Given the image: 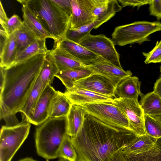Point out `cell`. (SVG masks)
Segmentation results:
<instances>
[{
    "label": "cell",
    "instance_id": "1",
    "mask_svg": "<svg viewBox=\"0 0 161 161\" xmlns=\"http://www.w3.org/2000/svg\"><path fill=\"white\" fill-rule=\"evenodd\" d=\"M137 136L130 129L108 125L87 113L78 134L71 138L77 161H110Z\"/></svg>",
    "mask_w": 161,
    "mask_h": 161
},
{
    "label": "cell",
    "instance_id": "2",
    "mask_svg": "<svg viewBox=\"0 0 161 161\" xmlns=\"http://www.w3.org/2000/svg\"><path fill=\"white\" fill-rule=\"evenodd\" d=\"M46 53H40L5 68L0 67L3 82L0 86V117L7 126L19 124V112L39 75Z\"/></svg>",
    "mask_w": 161,
    "mask_h": 161
},
{
    "label": "cell",
    "instance_id": "3",
    "mask_svg": "<svg viewBox=\"0 0 161 161\" xmlns=\"http://www.w3.org/2000/svg\"><path fill=\"white\" fill-rule=\"evenodd\" d=\"M31 9L56 44L65 38L70 17L52 0H22Z\"/></svg>",
    "mask_w": 161,
    "mask_h": 161
},
{
    "label": "cell",
    "instance_id": "4",
    "mask_svg": "<svg viewBox=\"0 0 161 161\" xmlns=\"http://www.w3.org/2000/svg\"><path fill=\"white\" fill-rule=\"evenodd\" d=\"M67 116L49 117L36 129V147L38 154L47 160L56 158L59 149L68 135Z\"/></svg>",
    "mask_w": 161,
    "mask_h": 161
},
{
    "label": "cell",
    "instance_id": "5",
    "mask_svg": "<svg viewBox=\"0 0 161 161\" xmlns=\"http://www.w3.org/2000/svg\"><path fill=\"white\" fill-rule=\"evenodd\" d=\"M161 31V23L138 21L115 28L111 39L115 45L123 46L149 41L152 34Z\"/></svg>",
    "mask_w": 161,
    "mask_h": 161
},
{
    "label": "cell",
    "instance_id": "6",
    "mask_svg": "<svg viewBox=\"0 0 161 161\" xmlns=\"http://www.w3.org/2000/svg\"><path fill=\"white\" fill-rule=\"evenodd\" d=\"M31 125L25 119L12 126L3 125L0 130V161H11L27 138Z\"/></svg>",
    "mask_w": 161,
    "mask_h": 161
},
{
    "label": "cell",
    "instance_id": "7",
    "mask_svg": "<svg viewBox=\"0 0 161 161\" xmlns=\"http://www.w3.org/2000/svg\"><path fill=\"white\" fill-rule=\"evenodd\" d=\"M81 105L87 113L106 124L116 128L130 130L126 116L112 103H100Z\"/></svg>",
    "mask_w": 161,
    "mask_h": 161
},
{
    "label": "cell",
    "instance_id": "8",
    "mask_svg": "<svg viewBox=\"0 0 161 161\" xmlns=\"http://www.w3.org/2000/svg\"><path fill=\"white\" fill-rule=\"evenodd\" d=\"M106 60L121 68L119 55L111 39L104 35L89 34L78 43Z\"/></svg>",
    "mask_w": 161,
    "mask_h": 161
},
{
    "label": "cell",
    "instance_id": "9",
    "mask_svg": "<svg viewBox=\"0 0 161 161\" xmlns=\"http://www.w3.org/2000/svg\"><path fill=\"white\" fill-rule=\"evenodd\" d=\"M112 103L124 114L130 130L137 136L146 134L144 126V114L138 100L115 97Z\"/></svg>",
    "mask_w": 161,
    "mask_h": 161
},
{
    "label": "cell",
    "instance_id": "10",
    "mask_svg": "<svg viewBox=\"0 0 161 161\" xmlns=\"http://www.w3.org/2000/svg\"><path fill=\"white\" fill-rule=\"evenodd\" d=\"M70 1L72 13L69 29H76L97 20L93 14V0H70Z\"/></svg>",
    "mask_w": 161,
    "mask_h": 161
},
{
    "label": "cell",
    "instance_id": "11",
    "mask_svg": "<svg viewBox=\"0 0 161 161\" xmlns=\"http://www.w3.org/2000/svg\"><path fill=\"white\" fill-rule=\"evenodd\" d=\"M89 66L93 70L92 74H97L104 77L115 87L132 75L130 70L125 71L123 68L113 64L100 56L93 61Z\"/></svg>",
    "mask_w": 161,
    "mask_h": 161
},
{
    "label": "cell",
    "instance_id": "12",
    "mask_svg": "<svg viewBox=\"0 0 161 161\" xmlns=\"http://www.w3.org/2000/svg\"><path fill=\"white\" fill-rule=\"evenodd\" d=\"M58 92L50 85H47L42 92L27 120L30 123L39 125L47 119L49 118L51 103Z\"/></svg>",
    "mask_w": 161,
    "mask_h": 161
},
{
    "label": "cell",
    "instance_id": "13",
    "mask_svg": "<svg viewBox=\"0 0 161 161\" xmlns=\"http://www.w3.org/2000/svg\"><path fill=\"white\" fill-rule=\"evenodd\" d=\"M74 87L102 95L116 97L115 87L108 79L97 74H92L76 82Z\"/></svg>",
    "mask_w": 161,
    "mask_h": 161
},
{
    "label": "cell",
    "instance_id": "14",
    "mask_svg": "<svg viewBox=\"0 0 161 161\" xmlns=\"http://www.w3.org/2000/svg\"><path fill=\"white\" fill-rule=\"evenodd\" d=\"M48 50L46 58L54 64L58 71L90 68L89 65L79 61L63 49L56 46Z\"/></svg>",
    "mask_w": 161,
    "mask_h": 161
},
{
    "label": "cell",
    "instance_id": "15",
    "mask_svg": "<svg viewBox=\"0 0 161 161\" xmlns=\"http://www.w3.org/2000/svg\"><path fill=\"white\" fill-rule=\"evenodd\" d=\"M64 93L72 104L81 105L104 102L112 103L113 100L112 97L75 87L66 90Z\"/></svg>",
    "mask_w": 161,
    "mask_h": 161
},
{
    "label": "cell",
    "instance_id": "16",
    "mask_svg": "<svg viewBox=\"0 0 161 161\" xmlns=\"http://www.w3.org/2000/svg\"><path fill=\"white\" fill-rule=\"evenodd\" d=\"M64 50L75 58L83 64L90 65L99 56L84 47L65 38L54 44Z\"/></svg>",
    "mask_w": 161,
    "mask_h": 161
},
{
    "label": "cell",
    "instance_id": "17",
    "mask_svg": "<svg viewBox=\"0 0 161 161\" xmlns=\"http://www.w3.org/2000/svg\"><path fill=\"white\" fill-rule=\"evenodd\" d=\"M0 34V66L7 68L15 64L17 58L15 33L9 36L4 33Z\"/></svg>",
    "mask_w": 161,
    "mask_h": 161
},
{
    "label": "cell",
    "instance_id": "18",
    "mask_svg": "<svg viewBox=\"0 0 161 161\" xmlns=\"http://www.w3.org/2000/svg\"><path fill=\"white\" fill-rule=\"evenodd\" d=\"M22 5L23 22L37 39L53 38L29 7L22 0H17Z\"/></svg>",
    "mask_w": 161,
    "mask_h": 161
},
{
    "label": "cell",
    "instance_id": "19",
    "mask_svg": "<svg viewBox=\"0 0 161 161\" xmlns=\"http://www.w3.org/2000/svg\"><path fill=\"white\" fill-rule=\"evenodd\" d=\"M141 84L137 77L129 76L115 87L114 94L119 98L138 100L143 94L140 90Z\"/></svg>",
    "mask_w": 161,
    "mask_h": 161
},
{
    "label": "cell",
    "instance_id": "20",
    "mask_svg": "<svg viewBox=\"0 0 161 161\" xmlns=\"http://www.w3.org/2000/svg\"><path fill=\"white\" fill-rule=\"evenodd\" d=\"M87 114L81 105L72 104L67 115V134L71 137L76 136L81 127Z\"/></svg>",
    "mask_w": 161,
    "mask_h": 161
},
{
    "label": "cell",
    "instance_id": "21",
    "mask_svg": "<svg viewBox=\"0 0 161 161\" xmlns=\"http://www.w3.org/2000/svg\"><path fill=\"white\" fill-rule=\"evenodd\" d=\"M91 68L59 71L55 77L58 78L69 90L74 87L75 83L80 80L92 74Z\"/></svg>",
    "mask_w": 161,
    "mask_h": 161
},
{
    "label": "cell",
    "instance_id": "22",
    "mask_svg": "<svg viewBox=\"0 0 161 161\" xmlns=\"http://www.w3.org/2000/svg\"><path fill=\"white\" fill-rule=\"evenodd\" d=\"M139 103L144 114L153 117L161 116V97L153 91L143 94Z\"/></svg>",
    "mask_w": 161,
    "mask_h": 161
},
{
    "label": "cell",
    "instance_id": "23",
    "mask_svg": "<svg viewBox=\"0 0 161 161\" xmlns=\"http://www.w3.org/2000/svg\"><path fill=\"white\" fill-rule=\"evenodd\" d=\"M115 14L99 19L88 25L81 26L75 30L68 29L66 34L65 38L78 43L79 42L88 34L93 29H96L104 23L106 22Z\"/></svg>",
    "mask_w": 161,
    "mask_h": 161
},
{
    "label": "cell",
    "instance_id": "24",
    "mask_svg": "<svg viewBox=\"0 0 161 161\" xmlns=\"http://www.w3.org/2000/svg\"><path fill=\"white\" fill-rule=\"evenodd\" d=\"M93 14L98 19L116 14L122 8L118 0H93Z\"/></svg>",
    "mask_w": 161,
    "mask_h": 161
},
{
    "label": "cell",
    "instance_id": "25",
    "mask_svg": "<svg viewBox=\"0 0 161 161\" xmlns=\"http://www.w3.org/2000/svg\"><path fill=\"white\" fill-rule=\"evenodd\" d=\"M43 90L42 83L38 76L19 111L24 115L26 120L29 117Z\"/></svg>",
    "mask_w": 161,
    "mask_h": 161
},
{
    "label": "cell",
    "instance_id": "26",
    "mask_svg": "<svg viewBox=\"0 0 161 161\" xmlns=\"http://www.w3.org/2000/svg\"><path fill=\"white\" fill-rule=\"evenodd\" d=\"M72 104L64 93L58 91V94L51 103L49 117H59L67 116Z\"/></svg>",
    "mask_w": 161,
    "mask_h": 161
},
{
    "label": "cell",
    "instance_id": "27",
    "mask_svg": "<svg viewBox=\"0 0 161 161\" xmlns=\"http://www.w3.org/2000/svg\"><path fill=\"white\" fill-rule=\"evenodd\" d=\"M157 138L146 134L137 136L123 150L125 154L140 153L147 151L153 145Z\"/></svg>",
    "mask_w": 161,
    "mask_h": 161
},
{
    "label": "cell",
    "instance_id": "28",
    "mask_svg": "<svg viewBox=\"0 0 161 161\" xmlns=\"http://www.w3.org/2000/svg\"><path fill=\"white\" fill-rule=\"evenodd\" d=\"M128 161H161V137L150 149L140 153H124Z\"/></svg>",
    "mask_w": 161,
    "mask_h": 161
},
{
    "label": "cell",
    "instance_id": "29",
    "mask_svg": "<svg viewBox=\"0 0 161 161\" xmlns=\"http://www.w3.org/2000/svg\"><path fill=\"white\" fill-rule=\"evenodd\" d=\"M15 33L17 57L23 50L37 39L23 22L20 27L15 32Z\"/></svg>",
    "mask_w": 161,
    "mask_h": 161
},
{
    "label": "cell",
    "instance_id": "30",
    "mask_svg": "<svg viewBox=\"0 0 161 161\" xmlns=\"http://www.w3.org/2000/svg\"><path fill=\"white\" fill-rule=\"evenodd\" d=\"M46 39H36L18 56L15 64L21 62L37 54L46 53L48 50L46 46Z\"/></svg>",
    "mask_w": 161,
    "mask_h": 161
},
{
    "label": "cell",
    "instance_id": "31",
    "mask_svg": "<svg viewBox=\"0 0 161 161\" xmlns=\"http://www.w3.org/2000/svg\"><path fill=\"white\" fill-rule=\"evenodd\" d=\"M58 72L55 65L45 58L38 75L44 90L47 85H51L53 82L54 77Z\"/></svg>",
    "mask_w": 161,
    "mask_h": 161
},
{
    "label": "cell",
    "instance_id": "32",
    "mask_svg": "<svg viewBox=\"0 0 161 161\" xmlns=\"http://www.w3.org/2000/svg\"><path fill=\"white\" fill-rule=\"evenodd\" d=\"M57 158H64L69 161H77L78 156L76 152L71 138L68 135L65 137L59 149Z\"/></svg>",
    "mask_w": 161,
    "mask_h": 161
},
{
    "label": "cell",
    "instance_id": "33",
    "mask_svg": "<svg viewBox=\"0 0 161 161\" xmlns=\"http://www.w3.org/2000/svg\"><path fill=\"white\" fill-rule=\"evenodd\" d=\"M144 126L146 134L156 138L161 137V123L155 117L144 114Z\"/></svg>",
    "mask_w": 161,
    "mask_h": 161
},
{
    "label": "cell",
    "instance_id": "34",
    "mask_svg": "<svg viewBox=\"0 0 161 161\" xmlns=\"http://www.w3.org/2000/svg\"><path fill=\"white\" fill-rule=\"evenodd\" d=\"M23 23L19 16L15 14L8 18L5 24L1 25V27L9 36L17 31Z\"/></svg>",
    "mask_w": 161,
    "mask_h": 161
},
{
    "label": "cell",
    "instance_id": "35",
    "mask_svg": "<svg viewBox=\"0 0 161 161\" xmlns=\"http://www.w3.org/2000/svg\"><path fill=\"white\" fill-rule=\"evenodd\" d=\"M157 42L155 47L151 51L148 53H143L145 59L144 62L146 64L151 63L161 62V47Z\"/></svg>",
    "mask_w": 161,
    "mask_h": 161
},
{
    "label": "cell",
    "instance_id": "36",
    "mask_svg": "<svg viewBox=\"0 0 161 161\" xmlns=\"http://www.w3.org/2000/svg\"><path fill=\"white\" fill-rule=\"evenodd\" d=\"M149 5L150 15L161 20V0H151Z\"/></svg>",
    "mask_w": 161,
    "mask_h": 161
},
{
    "label": "cell",
    "instance_id": "37",
    "mask_svg": "<svg viewBox=\"0 0 161 161\" xmlns=\"http://www.w3.org/2000/svg\"><path fill=\"white\" fill-rule=\"evenodd\" d=\"M119 3L121 4L122 8L130 6L133 7H137L139 8L144 5L149 4L151 0H118Z\"/></svg>",
    "mask_w": 161,
    "mask_h": 161
},
{
    "label": "cell",
    "instance_id": "38",
    "mask_svg": "<svg viewBox=\"0 0 161 161\" xmlns=\"http://www.w3.org/2000/svg\"><path fill=\"white\" fill-rule=\"evenodd\" d=\"M53 1L65 11L70 18L72 13L70 0H54Z\"/></svg>",
    "mask_w": 161,
    "mask_h": 161
},
{
    "label": "cell",
    "instance_id": "39",
    "mask_svg": "<svg viewBox=\"0 0 161 161\" xmlns=\"http://www.w3.org/2000/svg\"><path fill=\"white\" fill-rule=\"evenodd\" d=\"M123 150L122 149L116 152L113 155L110 161H128Z\"/></svg>",
    "mask_w": 161,
    "mask_h": 161
},
{
    "label": "cell",
    "instance_id": "40",
    "mask_svg": "<svg viewBox=\"0 0 161 161\" xmlns=\"http://www.w3.org/2000/svg\"><path fill=\"white\" fill-rule=\"evenodd\" d=\"M8 19L1 2L0 1V23L1 25L5 24Z\"/></svg>",
    "mask_w": 161,
    "mask_h": 161
},
{
    "label": "cell",
    "instance_id": "41",
    "mask_svg": "<svg viewBox=\"0 0 161 161\" xmlns=\"http://www.w3.org/2000/svg\"><path fill=\"white\" fill-rule=\"evenodd\" d=\"M153 91L161 97V77L155 83Z\"/></svg>",
    "mask_w": 161,
    "mask_h": 161
},
{
    "label": "cell",
    "instance_id": "42",
    "mask_svg": "<svg viewBox=\"0 0 161 161\" xmlns=\"http://www.w3.org/2000/svg\"><path fill=\"white\" fill-rule=\"evenodd\" d=\"M18 161H37L31 158H26L21 159Z\"/></svg>",
    "mask_w": 161,
    "mask_h": 161
},
{
    "label": "cell",
    "instance_id": "43",
    "mask_svg": "<svg viewBox=\"0 0 161 161\" xmlns=\"http://www.w3.org/2000/svg\"><path fill=\"white\" fill-rule=\"evenodd\" d=\"M161 123V116L154 117Z\"/></svg>",
    "mask_w": 161,
    "mask_h": 161
},
{
    "label": "cell",
    "instance_id": "44",
    "mask_svg": "<svg viewBox=\"0 0 161 161\" xmlns=\"http://www.w3.org/2000/svg\"><path fill=\"white\" fill-rule=\"evenodd\" d=\"M58 161H69L67 159H64V158H60L59 159Z\"/></svg>",
    "mask_w": 161,
    "mask_h": 161
},
{
    "label": "cell",
    "instance_id": "45",
    "mask_svg": "<svg viewBox=\"0 0 161 161\" xmlns=\"http://www.w3.org/2000/svg\"><path fill=\"white\" fill-rule=\"evenodd\" d=\"M158 44L161 47V40L160 42H158Z\"/></svg>",
    "mask_w": 161,
    "mask_h": 161
},
{
    "label": "cell",
    "instance_id": "46",
    "mask_svg": "<svg viewBox=\"0 0 161 161\" xmlns=\"http://www.w3.org/2000/svg\"><path fill=\"white\" fill-rule=\"evenodd\" d=\"M160 72H161V66L160 67Z\"/></svg>",
    "mask_w": 161,
    "mask_h": 161
}]
</instances>
